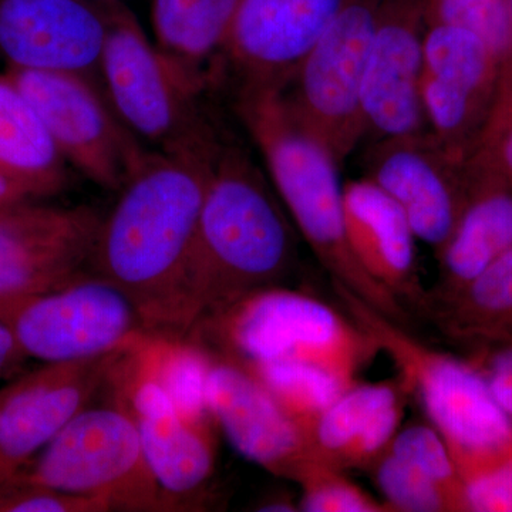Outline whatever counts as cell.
<instances>
[{
	"label": "cell",
	"instance_id": "25",
	"mask_svg": "<svg viewBox=\"0 0 512 512\" xmlns=\"http://www.w3.org/2000/svg\"><path fill=\"white\" fill-rule=\"evenodd\" d=\"M409 396L402 380L376 383L356 382L319 417L309 434L312 456L338 468L339 458L367 429L370 423L392 404Z\"/></svg>",
	"mask_w": 512,
	"mask_h": 512
},
{
	"label": "cell",
	"instance_id": "12",
	"mask_svg": "<svg viewBox=\"0 0 512 512\" xmlns=\"http://www.w3.org/2000/svg\"><path fill=\"white\" fill-rule=\"evenodd\" d=\"M501 66L497 53L476 33L427 23L421 73L424 117L430 133L458 156H470L487 126Z\"/></svg>",
	"mask_w": 512,
	"mask_h": 512
},
{
	"label": "cell",
	"instance_id": "23",
	"mask_svg": "<svg viewBox=\"0 0 512 512\" xmlns=\"http://www.w3.org/2000/svg\"><path fill=\"white\" fill-rule=\"evenodd\" d=\"M242 0H153L154 43L198 90L221 62Z\"/></svg>",
	"mask_w": 512,
	"mask_h": 512
},
{
	"label": "cell",
	"instance_id": "28",
	"mask_svg": "<svg viewBox=\"0 0 512 512\" xmlns=\"http://www.w3.org/2000/svg\"><path fill=\"white\" fill-rule=\"evenodd\" d=\"M439 485L454 504L456 512H467L460 474L443 436L430 423L400 427L387 448Z\"/></svg>",
	"mask_w": 512,
	"mask_h": 512
},
{
	"label": "cell",
	"instance_id": "7",
	"mask_svg": "<svg viewBox=\"0 0 512 512\" xmlns=\"http://www.w3.org/2000/svg\"><path fill=\"white\" fill-rule=\"evenodd\" d=\"M92 404L13 478L99 500L110 511L174 510L148 466L126 396Z\"/></svg>",
	"mask_w": 512,
	"mask_h": 512
},
{
	"label": "cell",
	"instance_id": "15",
	"mask_svg": "<svg viewBox=\"0 0 512 512\" xmlns=\"http://www.w3.org/2000/svg\"><path fill=\"white\" fill-rule=\"evenodd\" d=\"M426 25L424 0H384L360 90L363 144L429 130L421 104Z\"/></svg>",
	"mask_w": 512,
	"mask_h": 512
},
{
	"label": "cell",
	"instance_id": "38",
	"mask_svg": "<svg viewBox=\"0 0 512 512\" xmlns=\"http://www.w3.org/2000/svg\"><path fill=\"white\" fill-rule=\"evenodd\" d=\"M90 2L109 3V2H117V0H90Z\"/></svg>",
	"mask_w": 512,
	"mask_h": 512
},
{
	"label": "cell",
	"instance_id": "22",
	"mask_svg": "<svg viewBox=\"0 0 512 512\" xmlns=\"http://www.w3.org/2000/svg\"><path fill=\"white\" fill-rule=\"evenodd\" d=\"M421 313L444 338L476 350L512 343V248L457 291L426 295Z\"/></svg>",
	"mask_w": 512,
	"mask_h": 512
},
{
	"label": "cell",
	"instance_id": "36",
	"mask_svg": "<svg viewBox=\"0 0 512 512\" xmlns=\"http://www.w3.org/2000/svg\"><path fill=\"white\" fill-rule=\"evenodd\" d=\"M487 124H512V57L501 66L497 97Z\"/></svg>",
	"mask_w": 512,
	"mask_h": 512
},
{
	"label": "cell",
	"instance_id": "14",
	"mask_svg": "<svg viewBox=\"0 0 512 512\" xmlns=\"http://www.w3.org/2000/svg\"><path fill=\"white\" fill-rule=\"evenodd\" d=\"M365 175L406 215L417 241L434 251L453 234L468 194L467 158L429 130L367 144Z\"/></svg>",
	"mask_w": 512,
	"mask_h": 512
},
{
	"label": "cell",
	"instance_id": "13",
	"mask_svg": "<svg viewBox=\"0 0 512 512\" xmlns=\"http://www.w3.org/2000/svg\"><path fill=\"white\" fill-rule=\"evenodd\" d=\"M101 215L36 200L0 208V298L63 288L89 274Z\"/></svg>",
	"mask_w": 512,
	"mask_h": 512
},
{
	"label": "cell",
	"instance_id": "9",
	"mask_svg": "<svg viewBox=\"0 0 512 512\" xmlns=\"http://www.w3.org/2000/svg\"><path fill=\"white\" fill-rule=\"evenodd\" d=\"M384 0H350L281 90L303 133L339 165L363 144L360 90Z\"/></svg>",
	"mask_w": 512,
	"mask_h": 512
},
{
	"label": "cell",
	"instance_id": "37",
	"mask_svg": "<svg viewBox=\"0 0 512 512\" xmlns=\"http://www.w3.org/2000/svg\"><path fill=\"white\" fill-rule=\"evenodd\" d=\"M33 200H35V198H33L28 191L23 190L20 185L13 183L9 178L3 177V175L0 174V208Z\"/></svg>",
	"mask_w": 512,
	"mask_h": 512
},
{
	"label": "cell",
	"instance_id": "8",
	"mask_svg": "<svg viewBox=\"0 0 512 512\" xmlns=\"http://www.w3.org/2000/svg\"><path fill=\"white\" fill-rule=\"evenodd\" d=\"M0 323L28 359L42 363L90 359L158 338L136 303L92 272L53 291L0 298Z\"/></svg>",
	"mask_w": 512,
	"mask_h": 512
},
{
	"label": "cell",
	"instance_id": "26",
	"mask_svg": "<svg viewBox=\"0 0 512 512\" xmlns=\"http://www.w3.org/2000/svg\"><path fill=\"white\" fill-rule=\"evenodd\" d=\"M242 367L284 407L308 440L319 417L340 394L356 383L306 363L272 362Z\"/></svg>",
	"mask_w": 512,
	"mask_h": 512
},
{
	"label": "cell",
	"instance_id": "18",
	"mask_svg": "<svg viewBox=\"0 0 512 512\" xmlns=\"http://www.w3.org/2000/svg\"><path fill=\"white\" fill-rule=\"evenodd\" d=\"M147 345V343H146ZM137 349L121 380V392L140 431L141 444L154 477L173 507L204 490L215 468L211 421L185 416L158 382Z\"/></svg>",
	"mask_w": 512,
	"mask_h": 512
},
{
	"label": "cell",
	"instance_id": "21",
	"mask_svg": "<svg viewBox=\"0 0 512 512\" xmlns=\"http://www.w3.org/2000/svg\"><path fill=\"white\" fill-rule=\"evenodd\" d=\"M466 164V205L453 234L436 254L439 279L427 295L463 288L512 248L510 185L476 151L467 157Z\"/></svg>",
	"mask_w": 512,
	"mask_h": 512
},
{
	"label": "cell",
	"instance_id": "35",
	"mask_svg": "<svg viewBox=\"0 0 512 512\" xmlns=\"http://www.w3.org/2000/svg\"><path fill=\"white\" fill-rule=\"evenodd\" d=\"M28 360L12 332L0 323V382L18 376Z\"/></svg>",
	"mask_w": 512,
	"mask_h": 512
},
{
	"label": "cell",
	"instance_id": "4",
	"mask_svg": "<svg viewBox=\"0 0 512 512\" xmlns=\"http://www.w3.org/2000/svg\"><path fill=\"white\" fill-rule=\"evenodd\" d=\"M192 333L195 345L239 366L306 363L348 382H357L380 355L375 339L348 313L284 285L249 293Z\"/></svg>",
	"mask_w": 512,
	"mask_h": 512
},
{
	"label": "cell",
	"instance_id": "10",
	"mask_svg": "<svg viewBox=\"0 0 512 512\" xmlns=\"http://www.w3.org/2000/svg\"><path fill=\"white\" fill-rule=\"evenodd\" d=\"M67 164L104 190L120 191L148 151L117 116L103 86L72 73L8 67Z\"/></svg>",
	"mask_w": 512,
	"mask_h": 512
},
{
	"label": "cell",
	"instance_id": "6",
	"mask_svg": "<svg viewBox=\"0 0 512 512\" xmlns=\"http://www.w3.org/2000/svg\"><path fill=\"white\" fill-rule=\"evenodd\" d=\"M104 94L138 138L161 153L211 156L222 146L198 104V90L148 39L136 16L107 3L100 63Z\"/></svg>",
	"mask_w": 512,
	"mask_h": 512
},
{
	"label": "cell",
	"instance_id": "2",
	"mask_svg": "<svg viewBox=\"0 0 512 512\" xmlns=\"http://www.w3.org/2000/svg\"><path fill=\"white\" fill-rule=\"evenodd\" d=\"M295 264V232L274 190L244 150L222 144L185 274L184 339L249 293L284 285Z\"/></svg>",
	"mask_w": 512,
	"mask_h": 512
},
{
	"label": "cell",
	"instance_id": "20",
	"mask_svg": "<svg viewBox=\"0 0 512 512\" xmlns=\"http://www.w3.org/2000/svg\"><path fill=\"white\" fill-rule=\"evenodd\" d=\"M343 214L360 268L407 309L421 313L427 289L417 265V238L399 205L363 175L343 184Z\"/></svg>",
	"mask_w": 512,
	"mask_h": 512
},
{
	"label": "cell",
	"instance_id": "17",
	"mask_svg": "<svg viewBox=\"0 0 512 512\" xmlns=\"http://www.w3.org/2000/svg\"><path fill=\"white\" fill-rule=\"evenodd\" d=\"M107 3L0 0V55L8 67L72 73L101 83Z\"/></svg>",
	"mask_w": 512,
	"mask_h": 512
},
{
	"label": "cell",
	"instance_id": "30",
	"mask_svg": "<svg viewBox=\"0 0 512 512\" xmlns=\"http://www.w3.org/2000/svg\"><path fill=\"white\" fill-rule=\"evenodd\" d=\"M427 23L476 33L501 62L512 57V16L507 0H424Z\"/></svg>",
	"mask_w": 512,
	"mask_h": 512
},
{
	"label": "cell",
	"instance_id": "33",
	"mask_svg": "<svg viewBox=\"0 0 512 512\" xmlns=\"http://www.w3.org/2000/svg\"><path fill=\"white\" fill-rule=\"evenodd\" d=\"M467 359L480 370L495 402L512 423V343L476 350Z\"/></svg>",
	"mask_w": 512,
	"mask_h": 512
},
{
	"label": "cell",
	"instance_id": "34",
	"mask_svg": "<svg viewBox=\"0 0 512 512\" xmlns=\"http://www.w3.org/2000/svg\"><path fill=\"white\" fill-rule=\"evenodd\" d=\"M473 151L493 165L512 190V124H487Z\"/></svg>",
	"mask_w": 512,
	"mask_h": 512
},
{
	"label": "cell",
	"instance_id": "1",
	"mask_svg": "<svg viewBox=\"0 0 512 512\" xmlns=\"http://www.w3.org/2000/svg\"><path fill=\"white\" fill-rule=\"evenodd\" d=\"M218 151L148 153L101 218L89 271L126 293L158 338L184 340L185 274Z\"/></svg>",
	"mask_w": 512,
	"mask_h": 512
},
{
	"label": "cell",
	"instance_id": "29",
	"mask_svg": "<svg viewBox=\"0 0 512 512\" xmlns=\"http://www.w3.org/2000/svg\"><path fill=\"white\" fill-rule=\"evenodd\" d=\"M369 471L392 512H456L439 485L389 450Z\"/></svg>",
	"mask_w": 512,
	"mask_h": 512
},
{
	"label": "cell",
	"instance_id": "19",
	"mask_svg": "<svg viewBox=\"0 0 512 512\" xmlns=\"http://www.w3.org/2000/svg\"><path fill=\"white\" fill-rule=\"evenodd\" d=\"M205 393L215 424L256 466L293 481L303 461L312 457L301 427L244 367L211 356Z\"/></svg>",
	"mask_w": 512,
	"mask_h": 512
},
{
	"label": "cell",
	"instance_id": "16",
	"mask_svg": "<svg viewBox=\"0 0 512 512\" xmlns=\"http://www.w3.org/2000/svg\"><path fill=\"white\" fill-rule=\"evenodd\" d=\"M349 2L242 0L221 56L237 92H281Z\"/></svg>",
	"mask_w": 512,
	"mask_h": 512
},
{
	"label": "cell",
	"instance_id": "27",
	"mask_svg": "<svg viewBox=\"0 0 512 512\" xmlns=\"http://www.w3.org/2000/svg\"><path fill=\"white\" fill-rule=\"evenodd\" d=\"M293 483L301 488L302 511L392 512L383 500L353 483L345 471L313 456L303 461Z\"/></svg>",
	"mask_w": 512,
	"mask_h": 512
},
{
	"label": "cell",
	"instance_id": "39",
	"mask_svg": "<svg viewBox=\"0 0 512 512\" xmlns=\"http://www.w3.org/2000/svg\"><path fill=\"white\" fill-rule=\"evenodd\" d=\"M508 8H510L511 16H512V0H507Z\"/></svg>",
	"mask_w": 512,
	"mask_h": 512
},
{
	"label": "cell",
	"instance_id": "32",
	"mask_svg": "<svg viewBox=\"0 0 512 512\" xmlns=\"http://www.w3.org/2000/svg\"><path fill=\"white\" fill-rule=\"evenodd\" d=\"M106 504L93 498L63 493L20 478L0 485V512H107Z\"/></svg>",
	"mask_w": 512,
	"mask_h": 512
},
{
	"label": "cell",
	"instance_id": "24",
	"mask_svg": "<svg viewBox=\"0 0 512 512\" xmlns=\"http://www.w3.org/2000/svg\"><path fill=\"white\" fill-rule=\"evenodd\" d=\"M67 165L28 97L0 74V174L40 200L64 190Z\"/></svg>",
	"mask_w": 512,
	"mask_h": 512
},
{
	"label": "cell",
	"instance_id": "11",
	"mask_svg": "<svg viewBox=\"0 0 512 512\" xmlns=\"http://www.w3.org/2000/svg\"><path fill=\"white\" fill-rule=\"evenodd\" d=\"M136 349L43 363L0 387V485L19 474L70 420L111 389Z\"/></svg>",
	"mask_w": 512,
	"mask_h": 512
},
{
	"label": "cell",
	"instance_id": "3",
	"mask_svg": "<svg viewBox=\"0 0 512 512\" xmlns=\"http://www.w3.org/2000/svg\"><path fill=\"white\" fill-rule=\"evenodd\" d=\"M238 116L264 158L276 195L332 284L406 326L410 311L357 264L346 238L343 184L328 151L296 126L275 90L237 92Z\"/></svg>",
	"mask_w": 512,
	"mask_h": 512
},
{
	"label": "cell",
	"instance_id": "5",
	"mask_svg": "<svg viewBox=\"0 0 512 512\" xmlns=\"http://www.w3.org/2000/svg\"><path fill=\"white\" fill-rule=\"evenodd\" d=\"M333 288L345 312L392 359L407 393L417 397L429 423L446 441L458 474L512 443L510 419L467 357L431 348L348 289Z\"/></svg>",
	"mask_w": 512,
	"mask_h": 512
},
{
	"label": "cell",
	"instance_id": "31",
	"mask_svg": "<svg viewBox=\"0 0 512 512\" xmlns=\"http://www.w3.org/2000/svg\"><path fill=\"white\" fill-rule=\"evenodd\" d=\"M467 512H512V443L460 471Z\"/></svg>",
	"mask_w": 512,
	"mask_h": 512
}]
</instances>
